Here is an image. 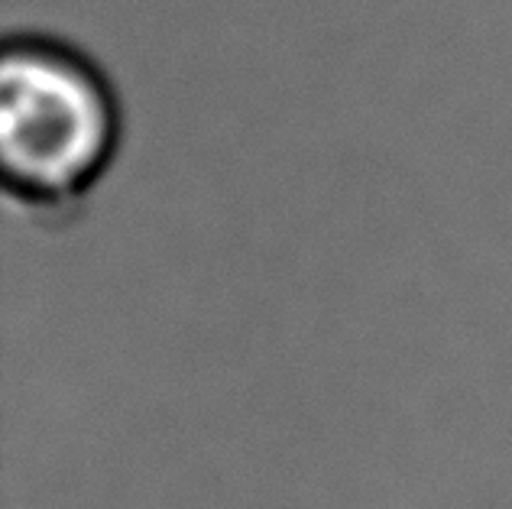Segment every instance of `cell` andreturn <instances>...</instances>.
Here are the masks:
<instances>
[{"mask_svg":"<svg viewBox=\"0 0 512 509\" xmlns=\"http://www.w3.org/2000/svg\"><path fill=\"white\" fill-rule=\"evenodd\" d=\"M120 104L82 49L52 36H10L0 52V179L17 205L72 211L111 169Z\"/></svg>","mask_w":512,"mask_h":509,"instance_id":"1","label":"cell"}]
</instances>
